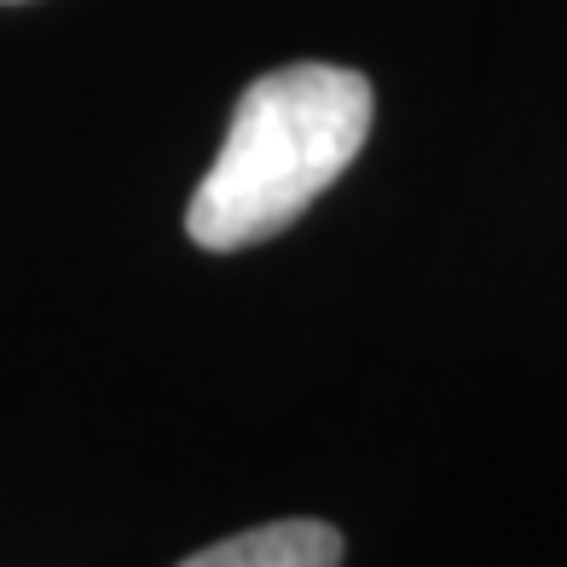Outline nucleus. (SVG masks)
<instances>
[{
    "label": "nucleus",
    "mask_w": 567,
    "mask_h": 567,
    "mask_svg": "<svg viewBox=\"0 0 567 567\" xmlns=\"http://www.w3.org/2000/svg\"><path fill=\"white\" fill-rule=\"evenodd\" d=\"M371 116V82L342 64H284L249 82L231 105L220 157L186 203V238L215 255L278 238L365 151Z\"/></svg>",
    "instance_id": "1"
},
{
    "label": "nucleus",
    "mask_w": 567,
    "mask_h": 567,
    "mask_svg": "<svg viewBox=\"0 0 567 567\" xmlns=\"http://www.w3.org/2000/svg\"><path fill=\"white\" fill-rule=\"evenodd\" d=\"M179 567H342V533L330 522H267L186 556Z\"/></svg>",
    "instance_id": "2"
},
{
    "label": "nucleus",
    "mask_w": 567,
    "mask_h": 567,
    "mask_svg": "<svg viewBox=\"0 0 567 567\" xmlns=\"http://www.w3.org/2000/svg\"><path fill=\"white\" fill-rule=\"evenodd\" d=\"M0 7H12V0H0Z\"/></svg>",
    "instance_id": "3"
}]
</instances>
